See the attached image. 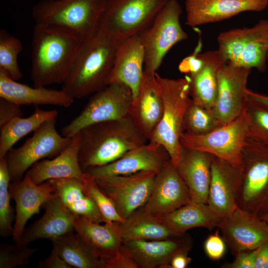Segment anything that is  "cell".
<instances>
[{
	"label": "cell",
	"mask_w": 268,
	"mask_h": 268,
	"mask_svg": "<svg viewBox=\"0 0 268 268\" xmlns=\"http://www.w3.org/2000/svg\"><path fill=\"white\" fill-rule=\"evenodd\" d=\"M252 69L226 64L217 73V93L212 110L222 125L238 117L248 101L247 84Z\"/></svg>",
	"instance_id": "5bb4252c"
},
{
	"label": "cell",
	"mask_w": 268,
	"mask_h": 268,
	"mask_svg": "<svg viewBox=\"0 0 268 268\" xmlns=\"http://www.w3.org/2000/svg\"><path fill=\"white\" fill-rule=\"evenodd\" d=\"M133 99V92L127 85L110 83L94 93L80 113L62 128L61 134L71 137L89 125L130 117Z\"/></svg>",
	"instance_id": "8fae6325"
},
{
	"label": "cell",
	"mask_w": 268,
	"mask_h": 268,
	"mask_svg": "<svg viewBox=\"0 0 268 268\" xmlns=\"http://www.w3.org/2000/svg\"><path fill=\"white\" fill-rule=\"evenodd\" d=\"M38 267L40 268H72L61 257L54 247L49 256L40 262Z\"/></svg>",
	"instance_id": "f6af8a7d"
},
{
	"label": "cell",
	"mask_w": 268,
	"mask_h": 268,
	"mask_svg": "<svg viewBox=\"0 0 268 268\" xmlns=\"http://www.w3.org/2000/svg\"><path fill=\"white\" fill-rule=\"evenodd\" d=\"M170 160L169 153L163 146L148 142L110 163L89 168L84 172L94 177L127 175L141 171L158 172Z\"/></svg>",
	"instance_id": "e0dca14e"
},
{
	"label": "cell",
	"mask_w": 268,
	"mask_h": 268,
	"mask_svg": "<svg viewBox=\"0 0 268 268\" xmlns=\"http://www.w3.org/2000/svg\"><path fill=\"white\" fill-rule=\"evenodd\" d=\"M0 97L24 105H52L69 107L74 98L63 90L48 89L44 86L31 87L16 82L0 69Z\"/></svg>",
	"instance_id": "83f0119b"
},
{
	"label": "cell",
	"mask_w": 268,
	"mask_h": 268,
	"mask_svg": "<svg viewBox=\"0 0 268 268\" xmlns=\"http://www.w3.org/2000/svg\"><path fill=\"white\" fill-rule=\"evenodd\" d=\"M192 201L188 189L170 160L155 177L143 209L160 218Z\"/></svg>",
	"instance_id": "9a60e30c"
},
{
	"label": "cell",
	"mask_w": 268,
	"mask_h": 268,
	"mask_svg": "<svg viewBox=\"0 0 268 268\" xmlns=\"http://www.w3.org/2000/svg\"><path fill=\"white\" fill-rule=\"evenodd\" d=\"M219 232L218 229L214 234L209 235L204 244V249L206 255L214 260L221 259L226 249V243Z\"/></svg>",
	"instance_id": "60d3db41"
},
{
	"label": "cell",
	"mask_w": 268,
	"mask_h": 268,
	"mask_svg": "<svg viewBox=\"0 0 268 268\" xmlns=\"http://www.w3.org/2000/svg\"><path fill=\"white\" fill-rule=\"evenodd\" d=\"M184 126L186 132L200 135L207 134L222 125L212 111L192 101L184 115Z\"/></svg>",
	"instance_id": "d590c367"
},
{
	"label": "cell",
	"mask_w": 268,
	"mask_h": 268,
	"mask_svg": "<svg viewBox=\"0 0 268 268\" xmlns=\"http://www.w3.org/2000/svg\"><path fill=\"white\" fill-rule=\"evenodd\" d=\"M261 219L263 220L268 225V212L263 216Z\"/></svg>",
	"instance_id": "681fc988"
},
{
	"label": "cell",
	"mask_w": 268,
	"mask_h": 268,
	"mask_svg": "<svg viewBox=\"0 0 268 268\" xmlns=\"http://www.w3.org/2000/svg\"><path fill=\"white\" fill-rule=\"evenodd\" d=\"M58 115L56 109L45 110L35 106L34 112L30 116L18 117L9 121L0 128V159L4 157L20 139L35 131L46 121L56 119Z\"/></svg>",
	"instance_id": "d6a6232c"
},
{
	"label": "cell",
	"mask_w": 268,
	"mask_h": 268,
	"mask_svg": "<svg viewBox=\"0 0 268 268\" xmlns=\"http://www.w3.org/2000/svg\"><path fill=\"white\" fill-rule=\"evenodd\" d=\"M237 205L258 218L268 212V144L249 136L242 150Z\"/></svg>",
	"instance_id": "5b68a950"
},
{
	"label": "cell",
	"mask_w": 268,
	"mask_h": 268,
	"mask_svg": "<svg viewBox=\"0 0 268 268\" xmlns=\"http://www.w3.org/2000/svg\"><path fill=\"white\" fill-rule=\"evenodd\" d=\"M267 60L268 61V55H267Z\"/></svg>",
	"instance_id": "f907efd6"
},
{
	"label": "cell",
	"mask_w": 268,
	"mask_h": 268,
	"mask_svg": "<svg viewBox=\"0 0 268 268\" xmlns=\"http://www.w3.org/2000/svg\"><path fill=\"white\" fill-rule=\"evenodd\" d=\"M250 119L246 109L236 119L203 135L183 133L182 145L205 152L242 170V150L248 136Z\"/></svg>",
	"instance_id": "30bf717a"
},
{
	"label": "cell",
	"mask_w": 268,
	"mask_h": 268,
	"mask_svg": "<svg viewBox=\"0 0 268 268\" xmlns=\"http://www.w3.org/2000/svg\"><path fill=\"white\" fill-rule=\"evenodd\" d=\"M257 250L242 252L235 256L231 263H225L222 266L224 268H254Z\"/></svg>",
	"instance_id": "ee69618b"
},
{
	"label": "cell",
	"mask_w": 268,
	"mask_h": 268,
	"mask_svg": "<svg viewBox=\"0 0 268 268\" xmlns=\"http://www.w3.org/2000/svg\"><path fill=\"white\" fill-rule=\"evenodd\" d=\"M37 251L20 243L13 245L7 243L0 246V268L25 267L29 258Z\"/></svg>",
	"instance_id": "f35d334b"
},
{
	"label": "cell",
	"mask_w": 268,
	"mask_h": 268,
	"mask_svg": "<svg viewBox=\"0 0 268 268\" xmlns=\"http://www.w3.org/2000/svg\"><path fill=\"white\" fill-rule=\"evenodd\" d=\"M49 181L54 187L55 194L71 213L96 223L103 222L96 204L84 192L82 180L64 178Z\"/></svg>",
	"instance_id": "f546056e"
},
{
	"label": "cell",
	"mask_w": 268,
	"mask_h": 268,
	"mask_svg": "<svg viewBox=\"0 0 268 268\" xmlns=\"http://www.w3.org/2000/svg\"><path fill=\"white\" fill-rule=\"evenodd\" d=\"M158 218L168 228L180 234L196 227L212 230L218 228L220 223L206 203L193 201Z\"/></svg>",
	"instance_id": "4dcf8cb0"
},
{
	"label": "cell",
	"mask_w": 268,
	"mask_h": 268,
	"mask_svg": "<svg viewBox=\"0 0 268 268\" xmlns=\"http://www.w3.org/2000/svg\"><path fill=\"white\" fill-rule=\"evenodd\" d=\"M168 0H109L98 29L121 43L147 29Z\"/></svg>",
	"instance_id": "52a82bcc"
},
{
	"label": "cell",
	"mask_w": 268,
	"mask_h": 268,
	"mask_svg": "<svg viewBox=\"0 0 268 268\" xmlns=\"http://www.w3.org/2000/svg\"><path fill=\"white\" fill-rule=\"evenodd\" d=\"M52 242L61 257L72 268H105L104 262L73 232L53 240Z\"/></svg>",
	"instance_id": "836d02e7"
},
{
	"label": "cell",
	"mask_w": 268,
	"mask_h": 268,
	"mask_svg": "<svg viewBox=\"0 0 268 268\" xmlns=\"http://www.w3.org/2000/svg\"><path fill=\"white\" fill-rule=\"evenodd\" d=\"M120 225L123 243L131 240H164L183 235L168 228L142 207L134 212L124 222L120 223Z\"/></svg>",
	"instance_id": "1f68e13d"
},
{
	"label": "cell",
	"mask_w": 268,
	"mask_h": 268,
	"mask_svg": "<svg viewBox=\"0 0 268 268\" xmlns=\"http://www.w3.org/2000/svg\"><path fill=\"white\" fill-rule=\"evenodd\" d=\"M242 170L214 156L207 204L220 221L227 219L237 207Z\"/></svg>",
	"instance_id": "2e32d148"
},
{
	"label": "cell",
	"mask_w": 268,
	"mask_h": 268,
	"mask_svg": "<svg viewBox=\"0 0 268 268\" xmlns=\"http://www.w3.org/2000/svg\"><path fill=\"white\" fill-rule=\"evenodd\" d=\"M22 50V44L18 38L6 30H0V69L15 81L22 77L17 62Z\"/></svg>",
	"instance_id": "e575fe53"
},
{
	"label": "cell",
	"mask_w": 268,
	"mask_h": 268,
	"mask_svg": "<svg viewBox=\"0 0 268 268\" xmlns=\"http://www.w3.org/2000/svg\"><path fill=\"white\" fill-rule=\"evenodd\" d=\"M45 212L38 220L24 229L19 242L28 245L38 239L51 241L74 231L73 220L75 215L69 211L57 196L43 205Z\"/></svg>",
	"instance_id": "4316f807"
},
{
	"label": "cell",
	"mask_w": 268,
	"mask_h": 268,
	"mask_svg": "<svg viewBox=\"0 0 268 268\" xmlns=\"http://www.w3.org/2000/svg\"><path fill=\"white\" fill-rule=\"evenodd\" d=\"M188 252H180L172 259L170 268H185L191 262V258L188 256Z\"/></svg>",
	"instance_id": "7dc6e473"
},
{
	"label": "cell",
	"mask_w": 268,
	"mask_h": 268,
	"mask_svg": "<svg viewBox=\"0 0 268 268\" xmlns=\"http://www.w3.org/2000/svg\"><path fill=\"white\" fill-rule=\"evenodd\" d=\"M163 102V112L160 123L148 142L163 146L169 153L176 167L182 147L180 137L185 132L184 118L192 102L190 95V79H171L154 73Z\"/></svg>",
	"instance_id": "277c9868"
},
{
	"label": "cell",
	"mask_w": 268,
	"mask_h": 268,
	"mask_svg": "<svg viewBox=\"0 0 268 268\" xmlns=\"http://www.w3.org/2000/svg\"><path fill=\"white\" fill-rule=\"evenodd\" d=\"M109 0H41L33 7L36 24L63 26L79 34L84 40L98 30Z\"/></svg>",
	"instance_id": "8992f818"
},
{
	"label": "cell",
	"mask_w": 268,
	"mask_h": 268,
	"mask_svg": "<svg viewBox=\"0 0 268 268\" xmlns=\"http://www.w3.org/2000/svg\"><path fill=\"white\" fill-rule=\"evenodd\" d=\"M120 43L99 29L83 40L62 89L74 99H82L107 86Z\"/></svg>",
	"instance_id": "7a4b0ae2"
},
{
	"label": "cell",
	"mask_w": 268,
	"mask_h": 268,
	"mask_svg": "<svg viewBox=\"0 0 268 268\" xmlns=\"http://www.w3.org/2000/svg\"><path fill=\"white\" fill-rule=\"evenodd\" d=\"M182 9L177 0H169L151 24L138 35L144 50L143 71L152 75L160 66L163 58L176 44L187 39L180 17Z\"/></svg>",
	"instance_id": "9c48e42d"
},
{
	"label": "cell",
	"mask_w": 268,
	"mask_h": 268,
	"mask_svg": "<svg viewBox=\"0 0 268 268\" xmlns=\"http://www.w3.org/2000/svg\"><path fill=\"white\" fill-rule=\"evenodd\" d=\"M141 268H170L173 257L183 252H189L193 241L186 233L160 240H131L123 243Z\"/></svg>",
	"instance_id": "44dd1931"
},
{
	"label": "cell",
	"mask_w": 268,
	"mask_h": 268,
	"mask_svg": "<svg viewBox=\"0 0 268 268\" xmlns=\"http://www.w3.org/2000/svg\"><path fill=\"white\" fill-rule=\"evenodd\" d=\"M218 228L235 256L242 252L256 250L268 240L267 223L238 206L227 219L220 223Z\"/></svg>",
	"instance_id": "ac0fdd59"
},
{
	"label": "cell",
	"mask_w": 268,
	"mask_h": 268,
	"mask_svg": "<svg viewBox=\"0 0 268 268\" xmlns=\"http://www.w3.org/2000/svg\"><path fill=\"white\" fill-rule=\"evenodd\" d=\"M246 110L250 119L248 136L268 144V109L248 100Z\"/></svg>",
	"instance_id": "ab89813d"
},
{
	"label": "cell",
	"mask_w": 268,
	"mask_h": 268,
	"mask_svg": "<svg viewBox=\"0 0 268 268\" xmlns=\"http://www.w3.org/2000/svg\"><path fill=\"white\" fill-rule=\"evenodd\" d=\"M73 224L76 233L104 263L113 258L123 245L120 222L101 225L85 217L75 215Z\"/></svg>",
	"instance_id": "484cf974"
},
{
	"label": "cell",
	"mask_w": 268,
	"mask_h": 268,
	"mask_svg": "<svg viewBox=\"0 0 268 268\" xmlns=\"http://www.w3.org/2000/svg\"><path fill=\"white\" fill-rule=\"evenodd\" d=\"M248 100L268 109V95L258 93L248 89Z\"/></svg>",
	"instance_id": "c3c4849f"
},
{
	"label": "cell",
	"mask_w": 268,
	"mask_h": 268,
	"mask_svg": "<svg viewBox=\"0 0 268 268\" xmlns=\"http://www.w3.org/2000/svg\"><path fill=\"white\" fill-rule=\"evenodd\" d=\"M78 133V158L83 172L110 163L148 142L130 117L93 124Z\"/></svg>",
	"instance_id": "3957f363"
},
{
	"label": "cell",
	"mask_w": 268,
	"mask_h": 268,
	"mask_svg": "<svg viewBox=\"0 0 268 268\" xmlns=\"http://www.w3.org/2000/svg\"><path fill=\"white\" fill-rule=\"evenodd\" d=\"M268 0H185L187 24L192 27L217 22L246 11L260 12Z\"/></svg>",
	"instance_id": "ffe728a7"
},
{
	"label": "cell",
	"mask_w": 268,
	"mask_h": 268,
	"mask_svg": "<svg viewBox=\"0 0 268 268\" xmlns=\"http://www.w3.org/2000/svg\"><path fill=\"white\" fill-rule=\"evenodd\" d=\"M224 65L217 50L198 53L196 66L187 75L193 102L212 111L217 93V73Z\"/></svg>",
	"instance_id": "603a6c76"
},
{
	"label": "cell",
	"mask_w": 268,
	"mask_h": 268,
	"mask_svg": "<svg viewBox=\"0 0 268 268\" xmlns=\"http://www.w3.org/2000/svg\"><path fill=\"white\" fill-rule=\"evenodd\" d=\"M144 50L138 35L130 37L118 45L108 85L123 83L132 90L134 98L137 94L143 75Z\"/></svg>",
	"instance_id": "d4e9b609"
},
{
	"label": "cell",
	"mask_w": 268,
	"mask_h": 268,
	"mask_svg": "<svg viewBox=\"0 0 268 268\" xmlns=\"http://www.w3.org/2000/svg\"><path fill=\"white\" fill-rule=\"evenodd\" d=\"M219 55L226 64L260 71L266 68L268 53V20H260L250 28L221 33L217 38Z\"/></svg>",
	"instance_id": "ba28073f"
},
{
	"label": "cell",
	"mask_w": 268,
	"mask_h": 268,
	"mask_svg": "<svg viewBox=\"0 0 268 268\" xmlns=\"http://www.w3.org/2000/svg\"><path fill=\"white\" fill-rule=\"evenodd\" d=\"M5 157L0 159V234L6 237L12 235L13 211L10 205L11 197L9 192L10 183Z\"/></svg>",
	"instance_id": "8d00e7d4"
},
{
	"label": "cell",
	"mask_w": 268,
	"mask_h": 268,
	"mask_svg": "<svg viewBox=\"0 0 268 268\" xmlns=\"http://www.w3.org/2000/svg\"><path fill=\"white\" fill-rule=\"evenodd\" d=\"M82 181L84 192L96 204L103 222H125V220L119 215L112 201L101 190L93 176L84 172Z\"/></svg>",
	"instance_id": "74e56055"
},
{
	"label": "cell",
	"mask_w": 268,
	"mask_h": 268,
	"mask_svg": "<svg viewBox=\"0 0 268 268\" xmlns=\"http://www.w3.org/2000/svg\"><path fill=\"white\" fill-rule=\"evenodd\" d=\"M130 253L123 245L116 255L105 262V268H138Z\"/></svg>",
	"instance_id": "b9f144b4"
},
{
	"label": "cell",
	"mask_w": 268,
	"mask_h": 268,
	"mask_svg": "<svg viewBox=\"0 0 268 268\" xmlns=\"http://www.w3.org/2000/svg\"><path fill=\"white\" fill-rule=\"evenodd\" d=\"M79 133L71 137L69 145L59 155L34 164L26 174L35 184L52 179L74 178L82 180L84 172L79 162Z\"/></svg>",
	"instance_id": "f1b7e54d"
},
{
	"label": "cell",
	"mask_w": 268,
	"mask_h": 268,
	"mask_svg": "<svg viewBox=\"0 0 268 268\" xmlns=\"http://www.w3.org/2000/svg\"><path fill=\"white\" fill-rule=\"evenodd\" d=\"M82 37L69 28L36 24L31 43V79L35 87L64 82Z\"/></svg>",
	"instance_id": "6da1fadb"
},
{
	"label": "cell",
	"mask_w": 268,
	"mask_h": 268,
	"mask_svg": "<svg viewBox=\"0 0 268 268\" xmlns=\"http://www.w3.org/2000/svg\"><path fill=\"white\" fill-rule=\"evenodd\" d=\"M9 192L11 199L15 202L13 240L18 243L28 219L39 213L40 207L57 195L50 181L36 184L26 174L21 180L10 183Z\"/></svg>",
	"instance_id": "d6986e66"
},
{
	"label": "cell",
	"mask_w": 268,
	"mask_h": 268,
	"mask_svg": "<svg viewBox=\"0 0 268 268\" xmlns=\"http://www.w3.org/2000/svg\"><path fill=\"white\" fill-rule=\"evenodd\" d=\"M21 105L0 97V128L12 119L22 117Z\"/></svg>",
	"instance_id": "7bdbcfd3"
},
{
	"label": "cell",
	"mask_w": 268,
	"mask_h": 268,
	"mask_svg": "<svg viewBox=\"0 0 268 268\" xmlns=\"http://www.w3.org/2000/svg\"><path fill=\"white\" fill-rule=\"evenodd\" d=\"M256 250L254 268H268V240L262 243Z\"/></svg>",
	"instance_id": "bcb514c9"
},
{
	"label": "cell",
	"mask_w": 268,
	"mask_h": 268,
	"mask_svg": "<svg viewBox=\"0 0 268 268\" xmlns=\"http://www.w3.org/2000/svg\"><path fill=\"white\" fill-rule=\"evenodd\" d=\"M56 124V119L46 121L20 147L7 153L5 157L11 182L21 180L36 162L44 158L56 157L69 145L71 137L60 135Z\"/></svg>",
	"instance_id": "7c38bea8"
},
{
	"label": "cell",
	"mask_w": 268,
	"mask_h": 268,
	"mask_svg": "<svg viewBox=\"0 0 268 268\" xmlns=\"http://www.w3.org/2000/svg\"><path fill=\"white\" fill-rule=\"evenodd\" d=\"M157 173L141 171L127 175L93 177L126 220L147 201Z\"/></svg>",
	"instance_id": "4fadbf2b"
},
{
	"label": "cell",
	"mask_w": 268,
	"mask_h": 268,
	"mask_svg": "<svg viewBox=\"0 0 268 268\" xmlns=\"http://www.w3.org/2000/svg\"><path fill=\"white\" fill-rule=\"evenodd\" d=\"M163 102L154 73L143 72L138 92L132 103L130 117L149 141L161 119Z\"/></svg>",
	"instance_id": "cb8c5ba5"
},
{
	"label": "cell",
	"mask_w": 268,
	"mask_h": 268,
	"mask_svg": "<svg viewBox=\"0 0 268 268\" xmlns=\"http://www.w3.org/2000/svg\"><path fill=\"white\" fill-rule=\"evenodd\" d=\"M213 157L208 153L182 145L175 167L193 202L207 204Z\"/></svg>",
	"instance_id": "7402d4cb"
}]
</instances>
